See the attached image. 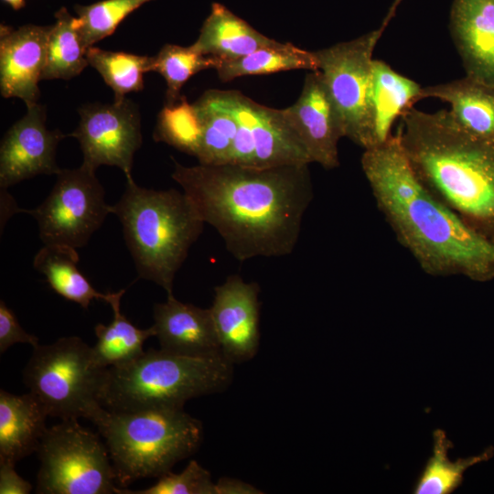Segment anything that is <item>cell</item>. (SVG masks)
<instances>
[{"label": "cell", "instance_id": "obj_8", "mask_svg": "<svg viewBox=\"0 0 494 494\" xmlns=\"http://www.w3.org/2000/svg\"><path fill=\"white\" fill-rule=\"evenodd\" d=\"M37 453L40 461L37 493H116L107 446L77 420H62L47 428Z\"/></svg>", "mask_w": 494, "mask_h": 494}, {"label": "cell", "instance_id": "obj_36", "mask_svg": "<svg viewBox=\"0 0 494 494\" xmlns=\"http://www.w3.org/2000/svg\"><path fill=\"white\" fill-rule=\"evenodd\" d=\"M216 494H260L261 490L242 480L221 478L215 483Z\"/></svg>", "mask_w": 494, "mask_h": 494}, {"label": "cell", "instance_id": "obj_23", "mask_svg": "<svg viewBox=\"0 0 494 494\" xmlns=\"http://www.w3.org/2000/svg\"><path fill=\"white\" fill-rule=\"evenodd\" d=\"M76 249L44 245L35 255L34 268L45 275L54 292L87 309L93 299L111 302L114 293L97 291L78 267Z\"/></svg>", "mask_w": 494, "mask_h": 494}, {"label": "cell", "instance_id": "obj_31", "mask_svg": "<svg viewBox=\"0 0 494 494\" xmlns=\"http://www.w3.org/2000/svg\"><path fill=\"white\" fill-rule=\"evenodd\" d=\"M202 134L201 123L194 104L184 96L174 104H165L157 115L154 140L197 156Z\"/></svg>", "mask_w": 494, "mask_h": 494}, {"label": "cell", "instance_id": "obj_16", "mask_svg": "<svg viewBox=\"0 0 494 494\" xmlns=\"http://www.w3.org/2000/svg\"><path fill=\"white\" fill-rule=\"evenodd\" d=\"M50 26H0V91L26 105L38 102Z\"/></svg>", "mask_w": 494, "mask_h": 494}, {"label": "cell", "instance_id": "obj_35", "mask_svg": "<svg viewBox=\"0 0 494 494\" xmlns=\"http://www.w3.org/2000/svg\"><path fill=\"white\" fill-rule=\"evenodd\" d=\"M32 485L21 478L15 469V465L0 462V493L28 494Z\"/></svg>", "mask_w": 494, "mask_h": 494}, {"label": "cell", "instance_id": "obj_7", "mask_svg": "<svg viewBox=\"0 0 494 494\" xmlns=\"http://www.w3.org/2000/svg\"><path fill=\"white\" fill-rule=\"evenodd\" d=\"M106 369L95 363L91 347L81 338L64 337L33 348L23 379L49 416L91 421L102 408L99 394Z\"/></svg>", "mask_w": 494, "mask_h": 494}, {"label": "cell", "instance_id": "obj_2", "mask_svg": "<svg viewBox=\"0 0 494 494\" xmlns=\"http://www.w3.org/2000/svg\"><path fill=\"white\" fill-rule=\"evenodd\" d=\"M361 167L379 210L422 271L476 282L494 278V243L423 184L396 134L364 149Z\"/></svg>", "mask_w": 494, "mask_h": 494}, {"label": "cell", "instance_id": "obj_32", "mask_svg": "<svg viewBox=\"0 0 494 494\" xmlns=\"http://www.w3.org/2000/svg\"><path fill=\"white\" fill-rule=\"evenodd\" d=\"M153 0H102L75 5L76 27L85 49L112 35L132 12Z\"/></svg>", "mask_w": 494, "mask_h": 494}, {"label": "cell", "instance_id": "obj_15", "mask_svg": "<svg viewBox=\"0 0 494 494\" xmlns=\"http://www.w3.org/2000/svg\"><path fill=\"white\" fill-rule=\"evenodd\" d=\"M260 287L238 274L214 289L210 309L221 352L232 363L247 361L260 342Z\"/></svg>", "mask_w": 494, "mask_h": 494}, {"label": "cell", "instance_id": "obj_29", "mask_svg": "<svg viewBox=\"0 0 494 494\" xmlns=\"http://www.w3.org/2000/svg\"><path fill=\"white\" fill-rule=\"evenodd\" d=\"M89 65L94 68L113 91V102L144 89V74L151 71L153 57L90 47L85 52Z\"/></svg>", "mask_w": 494, "mask_h": 494}, {"label": "cell", "instance_id": "obj_19", "mask_svg": "<svg viewBox=\"0 0 494 494\" xmlns=\"http://www.w3.org/2000/svg\"><path fill=\"white\" fill-rule=\"evenodd\" d=\"M49 416L31 392L16 395L0 391V462L16 465L37 452Z\"/></svg>", "mask_w": 494, "mask_h": 494}, {"label": "cell", "instance_id": "obj_26", "mask_svg": "<svg viewBox=\"0 0 494 494\" xmlns=\"http://www.w3.org/2000/svg\"><path fill=\"white\" fill-rule=\"evenodd\" d=\"M215 70L222 81H229L242 76L285 70H318V62L314 51L302 49L292 43L279 42L239 59L221 60Z\"/></svg>", "mask_w": 494, "mask_h": 494}, {"label": "cell", "instance_id": "obj_20", "mask_svg": "<svg viewBox=\"0 0 494 494\" xmlns=\"http://www.w3.org/2000/svg\"><path fill=\"white\" fill-rule=\"evenodd\" d=\"M426 98L447 102L451 118L466 133L494 140V85L466 76L423 87L420 100Z\"/></svg>", "mask_w": 494, "mask_h": 494}, {"label": "cell", "instance_id": "obj_5", "mask_svg": "<svg viewBox=\"0 0 494 494\" xmlns=\"http://www.w3.org/2000/svg\"><path fill=\"white\" fill-rule=\"evenodd\" d=\"M232 371L222 354L192 357L151 349L106 369L99 403L112 411L182 409L191 398L225 389Z\"/></svg>", "mask_w": 494, "mask_h": 494}, {"label": "cell", "instance_id": "obj_6", "mask_svg": "<svg viewBox=\"0 0 494 494\" xmlns=\"http://www.w3.org/2000/svg\"><path fill=\"white\" fill-rule=\"evenodd\" d=\"M91 422L106 441L116 482L123 489L136 479L171 471L199 448L203 438L202 424L183 408L102 407Z\"/></svg>", "mask_w": 494, "mask_h": 494}, {"label": "cell", "instance_id": "obj_37", "mask_svg": "<svg viewBox=\"0 0 494 494\" xmlns=\"http://www.w3.org/2000/svg\"><path fill=\"white\" fill-rule=\"evenodd\" d=\"M9 5L14 10H19L25 6V0H3Z\"/></svg>", "mask_w": 494, "mask_h": 494}, {"label": "cell", "instance_id": "obj_22", "mask_svg": "<svg viewBox=\"0 0 494 494\" xmlns=\"http://www.w3.org/2000/svg\"><path fill=\"white\" fill-rule=\"evenodd\" d=\"M422 88L417 82L393 70L384 61L373 59L372 146L382 144L392 136L394 122L420 101Z\"/></svg>", "mask_w": 494, "mask_h": 494}, {"label": "cell", "instance_id": "obj_27", "mask_svg": "<svg viewBox=\"0 0 494 494\" xmlns=\"http://www.w3.org/2000/svg\"><path fill=\"white\" fill-rule=\"evenodd\" d=\"M193 104L202 127L196 156L199 163L228 164L237 132L233 114L218 100L213 90L206 91Z\"/></svg>", "mask_w": 494, "mask_h": 494}, {"label": "cell", "instance_id": "obj_3", "mask_svg": "<svg viewBox=\"0 0 494 494\" xmlns=\"http://www.w3.org/2000/svg\"><path fill=\"white\" fill-rule=\"evenodd\" d=\"M396 134L423 184L494 243V140L466 133L448 110L413 107L400 118Z\"/></svg>", "mask_w": 494, "mask_h": 494}, {"label": "cell", "instance_id": "obj_13", "mask_svg": "<svg viewBox=\"0 0 494 494\" xmlns=\"http://www.w3.org/2000/svg\"><path fill=\"white\" fill-rule=\"evenodd\" d=\"M25 115L5 134L0 145V188L38 175H57L59 143L66 136L59 129L46 126V108L38 102L27 104Z\"/></svg>", "mask_w": 494, "mask_h": 494}, {"label": "cell", "instance_id": "obj_9", "mask_svg": "<svg viewBox=\"0 0 494 494\" xmlns=\"http://www.w3.org/2000/svg\"><path fill=\"white\" fill-rule=\"evenodd\" d=\"M400 0L381 26L355 39L315 52L345 137L364 149L373 145L371 117L372 53Z\"/></svg>", "mask_w": 494, "mask_h": 494}, {"label": "cell", "instance_id": "obj_18", "mask_svg": "<svg viewBox=\"0 0 494 494\" xmlns=\"http://www.w3.org/2000/svg\"><path fill=\"white\" fill-rule=\"evenodd\" d=\"M450 30L466 76L494 85V0H454Z\"/></svg>", "mask_w": 494, "mask_h": 494}, {"label": "cell", "instance_id": "obj_28", "mask_svg": "<svg viewBox=\"0 0 494 494\" xmlns=\"http://www.w3.org/2000/svg\"><path fill=\"white\" fill-rule=\"evenodd\" d=\"M55 18L48 31L41 80H70L89 65L86 49L76 27V17L61 7L55 13Z\"/></svg>", "mask_w": 494, "mask_h": 494}, {"label": "cell", "instance_id": "obj_11", "mask_svg": "<svg viewBox=\"0 0 494 494\" xmlns=\"http://www.w3.org/2000/svg\"><path fill=\"white\" fill-rule=\"evenodd\" d=\"M213 91L237 123L228 164L269 168L311 163L303 144L286 123L281 109L260 104L239 91Z\"/></svg>", "mask_w": 494, "mask_h": 494}, {"label": "cell", "instance_id": "obj_4", "mask_svg": "<svg viewBox=\"0 0 494 494\" xmlns=\"http://www.w3.org/2000/svg\"><path fill=\"white\" fill-rule=\"evenodd\" d=\"M111 213L122 224L138 277L172 295L176 274L205 225L188 197L174 188H143L129 177Z\"/></svg>", "mask_w": 494, "mask_h": 494}, {"label": "cell", "instance_id": "obj_30", "mask_svg": "<svg viewBox=\"0 0 494 494\" xmlns=\"http://www.w3.org/2000/svg\"><path fill=\"white\" fill-rule=\"evenodd\" d=\"M221 59L206 56L191 45L182 47L166 44L153 56L151 71L159 73L166 83L165 104H174L181 95L184 84L199 71L216 69Z\"/></svg>", "mask_w": 494, "mask_h": 494}, {"label": "cell", "instance_id": "obj_33", "mask_svg": "<svg viewBox=\"0 0 494 494\" xmlns=\"http://www.w3.org/2000/svg\"><path fill=\"white\" fill-rule=\"evenodd\" d=\"M117 494H216L210 473L197 461L191 460L179 474L171 471L160 476L151 487L130 490L116 489Z\"/></svg>", "mask_w": 494, "mask_h": 494}, {"label": "cell", "instance_id": "obj_34", "mask_svg": "<svg viewBox=\"0 0 494 494\" xmlns=\"http://www.w3.org/2000/svg\"><path fill=\"white\" fill-rule=\"evenodd\" d=\"M16 343L30 344L33 348L38 345V338L24 330L15 313L5 303L0 301V352L4 353Z\"/></svg>", "mask_w": 494, "mask_h": 494}, {"label": "cell", "instance_id": "obj_1", "mask_svg": "<svg viewBox=\"0 0 494 494\" xmlns=\"http://www.w3.org/2000/svg\"><path fill=\"white\" fill-rule=\"evenodd\" d=\"M171 176L240 262L292 253L314 197L308 165L185 166L175 161Z\"/></svg>", "mask_w": 494, "mask_h": 494}, {"label": "cell", "instance_id": "obj_12", "mask_svg": "<svg viewBox=\"0 0 494 494\" xmlns=\"http://www.w3.org/2000/svg\"><path fill=\"white\" fill-rule=\"evenodd\" d=\"M78 112L79 124L69 135L80 143L82 166L94 171L102 165L117 166L132 177L134 156L143 141L138 106L125 98L84 104Z\"/></svg>", "mask_w": 494, "mask_h": 494}, {"label": "cell", "instance_id": "obj_24", "mask_svg": "<svg viewBox=\"0 0 494 494\" xmlns=\"http://www.w3.org/2000/svg\"><path fill=\"white\" fill-rule=\"evenodd\" d=\"M124 292V289L115 292L109 303L113 312L112 322L97 324L94 328L97 342L91 347V352L101 368L122 365L138 358L145 352V341L156 335L153 326L139 328L122 314L121 298Z\"/></svg>", "mask_w": 494, "mask_h": 494}, {"label": "cell", "instance_id": "obj_14", "mask_svg": "<svg viewBox=\"0 0 494 494\" xmlns=\"http://www.w3.org/2000/svg\"><path fill=\"white\" fill-rule=\"evenodd\" d=\"M281 111L303 144L311 163H317L326 169L338 166V144L345 134L319 70L306 74L296 102Z\"/></svg>", "mask_w": 494, "mask_h": 494}, {"label": "cell", "instance_id": "obj_25", "mask_svg": "<svg viewBox=\"0 0 494 494\" xmlns=\"http://www.w3.org/2000/svg\"><path fill=\"white\" fill-rule=\"evenodd\" d=\"M453 443L446 433L436 429L433 433V455L419 475L413 489L414 494H450L463 483L464 473L469 467L489 461L494 456V447L489 446L482 453L451 461L448 450Z\"/></svg>", "mask_w": 494, "mask_h": 494}, {"label": "cell", "instance_id": "obj_21", "mask_svg": "<svg viewBox=\"0 0 494 494\" xmlns=\"http://www.w3.org/2000/svg\"><path fill=\"white\" fill-rule=\"evenodd\" d=\"M220 3H213L199 36L191 45L203 55L235 59L260 48L277 45Z\"/></svg>", "mask_w": 494, "mask_h": 494}, {"label": "cell", "instance_id": "obj_17", "mask_svg": "<svg viewBox=\"0 0 494 494\" xmlns=\"http://www.w3.org/2000/svg\"><path fill=\"white\" fill-rule=\"evenodd\" d=\"M153 327L165 351L192 357L222 354L209 308L167 295L166 302L154 306Z\"/></svg>", "mask_w": 494, "mask_h": 494}, {"label": "cell", "instance_id": "obj_10", "mask_svg": "<svg viewBox=\"0 0 494 494\" xmlns=\"http://www.w3.org/2000/svg\"><path fill=\"white\" fill-rule=\"evenodd\" d=\"M46 199L37 208L25 210L38 222L44 245L79 249L87 244L102 225L111 205L95 171L84 166L60 169Z\"/></svg>", "mask_w": 494, "mask_h": 494}]
</instances>
